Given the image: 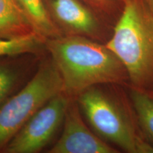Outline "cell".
<instances>
[{
    "mask_svg": "<svg viewBox=\"0 0 153 153\" xmlns=\"http://www.w3.org/2000/svg\"><path fill=\"white\" fill-rule=\"evenodd\" d=\"M62 35L80 36L106 43L113 28L82 0H44Z\"/></svg>",
    "mask_w": 153,
    "mask_h": 153,
    "instance_id": "obj_6",
    "label": "cell"
},
{
    "mask_svg": "<svg viewBox=\"0 0 153 153\" xmlns=\"http://www.w3.org/2000/svg\"><path fill=\"white\" fill-rule=\"evenodd\" d=\"M34 33L16 0H0V38H19Z\"/></svg>",
    "mask_w": 153,
    "mask_h": 153,
    "instance_id": "obj_8",
    "label": "cell"
},
{
    "mask_svg": "<svg viewBox=\"0 0 153 153\" xmlns=\"http://www.w3.org/2000/svg\"><path fill=\"white\" fill-rule=\"evenodd\" d=\"M71 99L64 92L51 99L26 122L1 152H40L46 146L63 123Z\"/></svg>",
    "mask_w": 153,
    "mask_h": 153,
    "instance_id": "obj_5",
    "label": "cell"
},
{
    "mask_svg": "<svg viewBox=\"0 0 153 153\" xmlns=\"http://www.w3.org/2000/svg\"><path fill=\"white\" fill-rule=\"evenodd\" d=\"M45 42L36 33L19 38H0V57L38 54L46 49Z\"/></svg>",
    "mask_w": 153,
    "mask_h": 153,
    "instance_id": "obj_11",
    "label": "cell"
},
{
    "mask_svg": "<svg viewBox=\"0 0 153 153\" xmlns=\"http://www.w3.org/2000/svg\"><path fill=\"white\" fill-rule=\"evenodd\" d=\"M34 31L45 41L62 36L53 22L44 0H16Z\"/></svg>",
    "mask_w": 153,
    "mask_h": 153,
    "instance_id": "obj_9",
    "label": "cell"
},
{
    "mask_svg": "<svg viewBox=\"0 0 153 153\" xmlns=\"http://www.w3.org/2000/svg\"><path fill=\"white\" fill-rule=\"evenodd\" d=\"M105 23L114 28L123 10L126 0H82Z\"/></svg>",
    "mask_w": 153,
    "mask_h": 153,
    "instance_id": "obj_13",
    "label": "cell"
},
{
    "mask_svg": "<svg viewBox=\"0 0 153 153\" xmlns=\"http://www.w3.org/2000/svg\"><path fill=\"white\" fill-rule=\"evenodd\" d=\"M145 1L148 5V8L150 9V10L152 11L153 14V0H145Z\"/></svg>",
    "mask_w": 153,
    "mask_h": 153,
    "instance_id": "obj_14",
    "label": "cell"
},
{
    "mask_svg": "<svg viewBox=\"0 0 153 153\" xmlns=\"http://www.w3.org/2000/svg\"><path fill=\"white\" fill-rule=\"evenodd\" d=\"M152 94H153V91H152Z\"/></svg>",
    "mask_w": 153,
    "mask_h": 153,
    "instance_id": "obj_15",
    "label": "cell"
},
{
    "mask_svg": "<svg viewBox=\"0 0 153 153\" xmlns=\"http://www.w3.org/2000/svg\"><path fill=\"white\" fill-rule=\"evenodd\" d=\"M116 148L93 133L82 118L76 101L67 108L63 129L60 138L50 149L49 153H117Z\"/></svg>",
    "mask_w": 153,
    "mask_h": 153,
    "instance_id": "obj_7",
    "label": "cell"
},
{
    "mask_svg": "<svg viewBox=\"0 0 153 153\" xmlns=\"http://www.w3.org/2000/svg\"><path fill=\"white\" fill-rule=\"evenodd\" d=\"M106 45L125 67L129 86L153 91V14L145 0H126Z\"/></svg>",
    "mask_w": 153,
    "mask_h": 153,
    "instance_id": "obj_2",
    "label": "cell"
},
{
    "mask_svg": "<svg viewBox=\"0 0 153 153\" xmlns=\"http://www.w3.org/2000/svg\"><path fill=\"white\" fill-rule=\"evenodd\" d=\"M62 92V77L51 57L20 91L0 104V152L41 107Z\"/></svg>",
    "mask_w": 153,
    "mask_h": 153,
    "instance_id": "obj_4",
    "label": "cell"
},
{
    "mask_svg": "<svg viewBox=\"0 0 153 153\" xmlns=\"http://www.w3.org/2000/svg\"><path fill=\"white\" fill-rule=\"evenodd\" d=\"M97 85L79 94L76 102L94 131L106 142L128 153H153L143 135L131 101Z\"/></svg>",
    "mask_w": 153,
    "mask_h": 153,
    "instance_id": "obj_3",
    "label": "cell"
},
{
    "mask_svg": "<svg viewBox=\"0 0 153 153\" xmlns=\"http://www.w3.org/2000/svg\"><path fill=\"white\" fill-rule=\"evenodd\" d=\"M45 48L62 77L63 92L72 98L94 86H129L125 67L104 43L63 35L47 40Z\"/></svg>",
    "mask_w": 153,
    "mask_h": 153,
    "instance_id": "obj_1",
    "label": "cell"
},
{
    "mask_svg": "<svg viewBox=\"0 0 153 153\" xmlns=\"http://www.w3.org/2000/svg\"><path fill=\"white\" fill-rule=\"evenodd\" d=\"M22 69L11 60L0 61V104L12 95L22 76Z\"/></svg>",
    "mask_w": 153,
    "mask_h": 153,
    "instance_id": "obj_12",
    "label": "cell"
},
{
    "mask_svg": "<svg viewBox=\"0 0 153 153\" xmlns=\"http://www.w3.org/2000/svg\"><path fill=\"white\" fill-rule=\"evenodd\" d=\"M128 88L140 128L153 146V94L131 86Z\"/></svg>",
    "mask_w": 153,
    "mask_h": 153,
    "instance_id": "obj_10",
    "label": "cell"
}]
</instances>
